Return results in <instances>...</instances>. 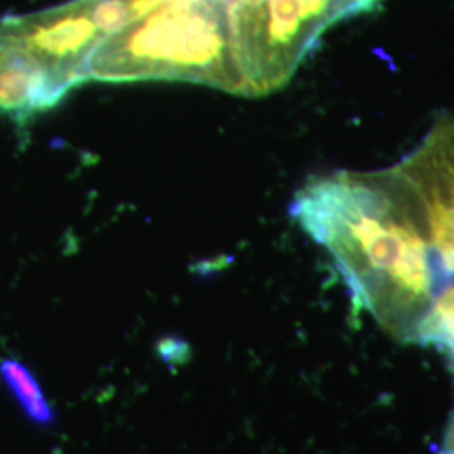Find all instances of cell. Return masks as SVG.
Returning <instances> with one entry per match:
<instances>
[{"label": "cell", "instance_id": "cell-1", "mask_svg": "<svg viewBox=\"0 0 454 454\" xmlns=\"http://www.w3.org/2000/svg\"><path fill=\"white\" fill-rule=\"evenodd\" d=\"M290 214L332 256L358 309L414 340L433 303V275L389 167L309 180L293 197Z\"/></svg>", "mask_w": 454, "mask_h": 454}, {"label": "cell", "instance_id": "cell-2", "mask_svg": "<svg viewBox=\"0 0 454 454\" xmlns=\"http://www.w3.org/2000/svg\"><path fill=\"white\" fill-rule=\"evenodd\" d=\"M103 82H185L244 95L224 0H172L106 37L90 63Z\"/></svg>", "mask_w": 454, "mask_h": 454}, {"label": "cell", "instance_id": "cell-3", "mask_svg": "<svg viewBox=\"0 0 454 454\" xmlns=\"http://www.w3.org/2000/svg\"><path fill=\"white\" fill-rule=\"evenodd\" d=\"M382 0H224L227 29L244 97L281 90L337 22Z\"/></svg>", "mask_w": 454, "mask_h": 454}, {"label": "cell", "instance_id": "cell-4", "mask_svg": "<svg viewBox=\"0 0 454 454\" xmlns=\"http://www.w3.org/2000/svg\"><path fill=\"white\" fill-rule=\"evenodd\" d=\"M392 177L427 247L434 298L454 286V114H441Z\"/></svg>", "mask_w": 454, "mask_h": 454}, {"label": "cell", "instance_id": "cell-5", "mask_svg": "<svg viewBox=\"0 0 454 454\" xmlns=\"http://www.w3.org/2000/svg\"><path fill=\"white\" fill-rule=\"evenodd\" d=\"M0 26L46 69L65 97L90 80V63L106 39L93 19L88 0L4 17Z\"/></svg>", "mask_w": 454, "mask_h": 454}, {"label": "cell", "instance_id": "cell-6", "mask_svg": "<svg viewBox=\"0 0 454 454\" xmlns=\"http://www.w3.org/2000/svg\"><path fill=\"white\" fill-rule=\"evenodd\" d=\"M63 98L46 69L0 26V114L26 123Z\"/></svg>", "mask_w": 454, "mask_h": 454}, {"label": "cell", "instance_id": "cell-7", "mask_svg": "<svg viewBox=\"0 0 454 454\" xmlns=\"http://www.w3.org/2000/svg\"><path fill=\"white\" fill-rule=\"evenodd\" d=\"M0 375L4 382L12 390L19 404L26 411V414L37 424H51L54 419V412L49 407L48 401L37 384L35 377L22 364L16 360H4L0 365Z\"/></svg>", "mask_w": 454, "mask_h": 454}]
</instances>
